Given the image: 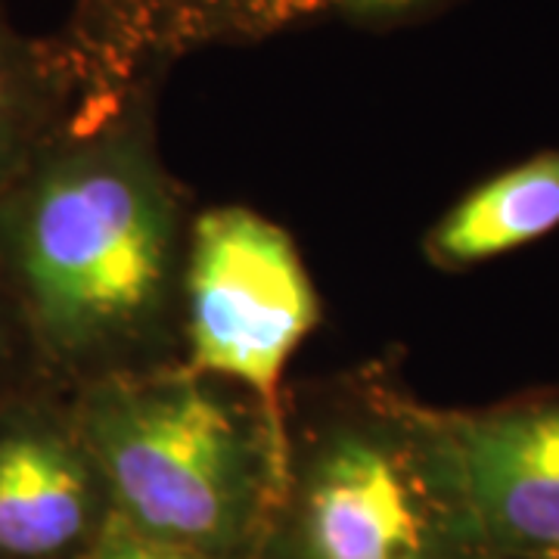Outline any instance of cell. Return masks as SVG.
<instances>
[{
	"mask_svg": "<svg viewBox=\"0 0 559 559\" xmlns=\"http://www.w3.org/2000/svg\"><path fill=\"white\" fill-rule=\"evenodd\" d=\"M330 16V0H75L57 38L79 106L162 87L180 60L280 38Z\"/></svg>",
	"mask_w": 559,
	"mask_h": 559,
	"instance_id": "cell-5",
	"label": "cell"
},
{
	"mask_svg": "<svg viewBox=\"0 0 559 559\" xmlns=\"http://www.w3.org/2000/svg\"><path fill=\"white\" fill-rule=\"evenodd\" d=\"M112 516L205 559L264 544L286 463V414L183 360L72 389Z\"/></svg>",
	"mask_w": 559,
	"mask_h": 559,
	"instance_id": "cell-3",
	"label": "cell"
},
{
	"mask_svg": "<svg viewBox=\"0 0 559 559\" xmlns=\"http://www.w3.org/2000/svg\"><path fill=\"white\" fill-rule=\"evenodd\" d=\"M320 323L296 240L249 205L190 218L180 277V360L286 414L283 380Z\"/></svg>",
	"mask_w": 559,
	"mask_h": 559,
	"instance_id": "cell-4",
	"label": "cell"
},
{
	"mask_svg": "<svg viewBox=\"0 0 559 559\" xmlns=\"http://www.w3.org/2000/svg\"><path fill=\"white\" fill-rule=\"evenodd\" d=\"M112 500L69 401L0 404V559H81Z\"/></svg>",
	"mask_w": 559,
	"mask_h": 559,
	"instance_id": "cell-6",
	"label": "cell"
},
{
	"mask_svg": "<svg viewBox=\"0 0 559 559\" xmlns=\"http://www.w3.org/2000/svg\"><path fill=\"white\" fill-rule=\"evenodd\" d=\"M274 559H498L473 513L451 411L364 367L286 399Z\"/></svg>",
	"mask_w": 559,
	"mask_h": 559,
	"instance_id": "cell-2",
	"label": "cell"
},
{
	"mask_svg": "<svg viewBox=\"0 0 559 559\" xmlns=\"http://www.w3.org/2000/svg\"><path fill=\"white\" fill-rule=\"evenodd\" d=\"M559 227V143L466 190L419 242L441 274H463L510 255Z\"/></svg>",
	"mask_w": 559,
	"mask_h": 559,
	"instance_id": "cell-8",
	"label": "cell"
},
{
	"mask_svg": "<svg viewBox=\"0 0 559 559\" xmlns=\"http://www.w3.org/2000/svg\"><path fill=\"white\" fill-rule=\"evenodd\" d=\"M10 326H16V318H13V308H10V301H7L3 286H0V370H3V364L10 358ZM16 330H20V326H16Z\"/></svg>",
	"mask_w": 559,
	"mask_h": 559,
	"instance_id": "cell-12",
	"label": "cell"
},
{
	"mask_svg": "<svg viewBox=\"0 0 559 559\" xmlns=\"http://www.w3.org/2000/svg\"><path fill=\"white\" fill-rule=\"evenodd\" d=\"M454 0H330V16L364 32H392L439 16Z\"/></svg>",
	"mask_w": 559,
	"mask_h": 559,
	"instance_id": "cell-10",
	"label": "cell"
},
{
	"mask_svg": "<svg viewBox=\"0 0 559 559\" xmlns=\"http://www.w3.org/2000/svg\"><path fill=\"white\" fill-rule=\"evenodd\" d=\"M544 559H559V550H557V554H550V557H544Z\"/></svg>",
	"mask_w": 559,
	"mask_h": 559,
	"instance_id": "cell-13",
	"label": "cell"
},
{
	"mask_svg": "<svg viewBox=\"0 0 559 559\" xmlns=\"http://www.w3.org/2000/svg\"><path fill=\"white\" fill-rule=\"evenodd\" d=\"M473 513L498 559L559 550V392L451 411Z\"/></svg>",
	"mask_w": 559,
	"mask_h": 559,
	"instance_id": "cell-7",
	"label": "cell"
},
{
	"mask_svg": "<svg viewBox=\"0 0 559 559\" xmlns=\"http://www.w3.org/2000/svg\"><path fill=\"white\" fill-rule=\"evenodd\" d=\"M75 109L60 44L25 38L0 13V193Z\"/></svg>",
	"mask_w": 559,
	"mask_h": 559,
	"instance_id": "cell-9",
	"label": "cell"
},
{
	"mask_svg": "<svg viewBox=\"0 0 559 559\" xmlns=\"http://www.w3.org/2000/svg\"><path fill=\"white\" fill-rule=\"evenodd\" d=\"M159 87L75 106L0 193V286L57 380L180 360L190 218L156 131Z\"/></svg>",
	"mask_w": 559,
	"mask_h": 559,
	"instance_id": "cell-1",
	"label": "cell"
},
{
	"mask_svg": "<svg viewBox=\"0 0 559 559\" xmlns=\"http://www.w3.org/2000/svg\"><path fill=\"white\" fill-rule=\"evenodd\" d=\"M103 544L112 550L116 559H205L200 554H190V550H180L171 544H159V540H150L138 535L134 528H128L121 520H109V525L103 528Z\"/></svg>",
	"mask_w": 559,
	"mask_h": 559,
	"instance_id": "cell-11",
	"label": "cell"
}]
</instances>
